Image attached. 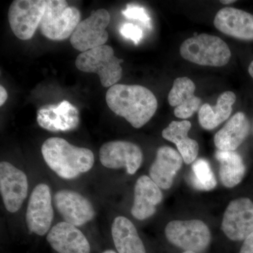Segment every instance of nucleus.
Returning <instances> with one entry per match:
<instances>
[{
	"label": "nucleus",
	"mask_w": 253,
	"mask_h": 253,
	"mask_svg": "<svg viewBox=\"0 0 253 253\" xmlns=\"http://www.w3.org/2000/svg\"><path fill=\"white\" fill-rule=\"evenodd\" d=\"M106 101L113 113L136 129L149 122L158 109L154 93L140 85L115 84L107 91Z\"/></svg>",
	"instance_id": "nucleus-1"
},
{
	"label": "nucleus",
	"mask_w": 253,
	"mask_h": 253,
	"mask_svg": "<svg viewBox=\"0 0 253 253\" xmlns=\"http://www.w3.org/2000/svg\"><path fill=\"white\" fill-rule=\"evenodd\" d=\"M42 155L48 167L64 179H73L91 170L94 155L90 149L78 147L66 139L51 137L44 141Z\"/></svg>",
	"instance_id": "nucleus-2"
},
{
	"label": "nucleus",
	"mask_w": 253,
	"mask_h": 253,
	"mask_svg": "<svg viewBox=\"0 0 253 253\" xmlns=\"http://www.w3.org/2000/svg\"><path fill=\"white\" fill-rule=\"evenodd\" d=\"M179 52L181 57L200 66L221 67L230 61L229 46L219 37L198 35L183 42Z\"/></svg>",
	"instance_id": "nucleus-3"
},
{
	"label": "nucleus",
	"mask_w": 253,
	"mask_h": 253,
	"mask_svg": "<svg viewBox=\"0 0 253 253\" xmlns=\"http://www.w3.org/2000/svg\"><path fill=\"white\" fill-rule=\"evenodd\" d=\"M123 60L115 56L111 46L103 45L78 55L76 66L84 73H96L104 87H111L122 78Z\"/></svg>",
	"instance_id": "nucleus-4"
},
{
	"label": "nucleus",
	"mask_w": 253,
	"mask_h": 253,
	"mask_svg": "<svg viewBox=\"0 0 253 253\" xmlns=\"http://www.w3.org/2000/svg\"><path fill=\"white\" fill-rule=\"evenodd\" d=\"M81 12L68 6L64 0H46L45 11L42 18V34L51 41H63L72 36L81 22Z\"/></svg>",
	"instance_id": "nucleus-5"
},
{
	"label": "nucleus",
	"mask_w": 253,
	"mask_h": 253,
	"mask_svg": "<svg viewBox=\"0 0 253 253\" xmlns=\"http://www.w3.org/2000/svg\"><path fill=\"white\" fill-rule=\"evenodd\" d=\"M170 244L185 251L201 253L211 241V233L206 223L199 219L169 221L165 229Z\"/></svg>",
	"instance_id": "nucleus-6"
},
{
	"label": "nucleus",
	"mask_w": 253,
	"mask_h": 253,
	"mask_svg": "<svg viewBox=\"0 0 253 253\" xmlns=\"http://www.w3.org/2000/svg\"><path fill=\"white\" fill-rule=\"evenodd\" d=\"M46 0H15L10 5L8 18L15 36L22 41L31 39L41 25Z\"/></svg>",
	"instance_id": "nucleus-7"
},
{
	"label": "nucleus",
	"mask_w": 253,
	"mask_h": 253,
	"mask_svg": "<svg viewBox=\"0 0 253 253\" xmlns=\"http://www.w3.org/2000/svg\"><path fill=\"white\" fill-rule=\"evenodd\" d=\"M111 21V15L104 9L93 11L90 16L81 21L71 37L73 48L82 53L105 45L109 40L106 31Z\"/></svg>",
	"instance_id": "nucleus-8"
},
{
	"label": "nucleus",
	"mask_w": 253,
	"mask_h": 253,
	"mask_svg": "<svg viewBox=\"0 0 253 253\" xmlns=\"http://www.w3.org/2000/svg\"><path fill=\"white\" fill-rule=\"evenodd\" d=\"M52 196L47 184L41 183L32 191L26 210V225L36 235H46L54 219Z\"/></svg>",
	"instance_id": "nucleus-9"
},
{
	"label": "nucleus",
	"mask_w": 253,
	"mask_h": 253,
	"mask_svg": "<svg viewBox=\"0 0 253 253\" xmlns=\"http://www.w3.org/2000/svg\"><path fill=\"white\" fill-rule=\"evenodd\" d=\"M99 160L104 167L111 169L125 168L129 174H135L143 162V153L138 145L126 141L105 143L99 149Z\"/></svg>",
	"instance_id": "nucleus-10"
},
{
	"label": "nucleus",
	"mask_w": 253,
	"mask_h": 253,
	"mask_svg": "<svg viewBox=\"0 0 253 253\" xmlns=\"http://www.w3.org/2000/svg\"><path fill=\"white\" fill-rule=\"evenodd\" d=\"M0 192L9 212L19 211L28 196V180L26 173L6 161L0 163Z\"/></svg>",
	"instance_id": "nucleus-11"
},
{
	"label": "nucleus",
	"mask_w": 253,
	"mask_h": 253,
	"mask_svg": "<svg viewBox=\"0 0 253 253\" xmlns=\"http://www.w3.org/2000/svg\"><path fill=\"white\" fill-rule=\"evenodd\" d=\"M221 229L231 241H244L253 231V201L248 198L231 201L223 216Z\"/></svg>",
	"instance_id": "nucleus-12"
},
{
	"label": "nucleus",
	"mask_w": 253,
	"mask_h": 253,
	"mask_svg": "<svg viewBox=\"0 0 253 253\" xmlns=\"http://www.w3.org/2000/svg\"><path fill=\"white\" fill-rule=\"evenodd\" d=\"M54 204L63 220L77 227L89 222L95 216L94 206L90 201L73 190L56 191Z\"/></svg>",
	"instance_id": "nucleus-13"
},
{
	"label": "nucleus",
	"mask_w": 253,
	"mask_h": 253,
	"mask_svg": "<svg viewBox=\"0 0 253 253\" xmlns=\"http://www.w3.org/2000/svg\"><path fill=\"white\" fill-rule=\"evenodd\" d=\"M46 241L57 253H91L89 240L77 226L61 221L51 228Z\"/></svg>",
	"instance_id": "nucleus-14"
},
{
	"label": "nucleus",
	"mask_w": 253,
	"mask_h": 253,
	"mask_svg": "<svg viewBox=\"0 0 253 253\" xmlns=\"http://www.w3.org/2000/svg\"><path fill=\"white\" fill-rule=\"evenodd\" d=\"M214 26L226 36L241 41H253V15L243 10L223 8L216 14Z\"/></svg>",
	"instance_id": "nucleus-15"
},
{
	"label": "nucleus",
	"mask_w": 253,
	"mask_h": 253,
	"mask_svg": "<svg viewBox=\"0 0 253 253\" xmlns=\"http://www.w3.org/2000/svg\"><path fill=\"white\" fill-rule=\"evenodd\" d=\"M161 189L149 176L138 178L134 186V202L131 209L133 217L141 221L152 217L156 212V207L163 200Z\"/></svg>",
	"instance_id": "nucleus-16"
},
{
	"label": "nucleus",
	"mask_w": 253,
	"mask_h": 253,
	"mask_svg": "<svg viewBox=\"0 0 253 253\" xmlns=\"http://www.w3.org/2000/svg\"><path fill=\"white\" fill-rule=\"evenodd\" d=\"M183 158L175 149L162 146L158 149L156 159L149 169V176L161 189H169L174 176L182 166Z\"/></svg>",
	"instance_id": "nucleus-17"
},
{
	"label": "nucleus",
	"mask_w": 253,
	"mask_h": 253,
	"mask_svg": "<svg viewBox=\"0 0 253 253\" xmlns=\"http://www.w3.org/2000/svg\"><path fill=\"white\" fill-rule=\"evenodd\" d=\"M195 91L196 85L189 78H177L174 81L168 99L169 105L175 108L176 118L187 119L200 109L201 99L195 95Z\"/></svg>",
	"instance_id": "nucleus-18"
},
{
	"label": "nucleus",
	"mask_w": 253,
	"mask_h": 253,
	"mask_svg": "<svg viewBox=\"0 0 253 253\" xmlns=\"http://www.w3.org/2000/svg\"><path fill=\"white\" fill-rule=\"evenodd\" d=\"M251 129L249 118L238 112L214 135V143L220 151H235L249 136Z\"/></svg>",
	"instance_id": "nucleus-19"
},
{
	"label": "nucleus",
	"mask_w": 253,
	"mask_h": 253,
	"mask_svg": "<svg viewBox=\"0 0 253 253\" xmlns=\"http://www.w3.org/2000/svg\"><path fill=\"white\" fill-rule=\"evenodd\" d=\"M111 236L117 253H146L135 226L124 216L113 219Z\"/></svg>",
	"instance_id": "nucleus-20"
},
{
	"label": "nucleus",
	"mask_w": 253,
	"mask_h": 253,
	"mask_svg": "<svg viewBox=\"0 0 253 253\" xmlns=\"http://www.w3.org/2000/svg\"><path fill=\"white\" fill-rule=\"evenodd\" d=\"M191 128V123L184 120L172 121L162 131V136L165 139L176 145L178 152L186 164L194 162L199 151L197 141L188 136Z\"/></svg>",
	"instance_id": "nucleus-21"
},
{
	"label": "nucleus",
	"mask_w": 253,
	"mask_h": 253,
	"mask_svg": "<svg viewBox=\"0 0 253 253\" xmlns=\"http://www.w3.org/2000/svg\"><path fill=\"white\" fill-rule=\"evenodd\" d=\"M67 101H63L56 109H43L38 113V122L41 127L51 131H66L77 127L79 117L77 111Z\"/></svg>",
	"instance_id": "nucleus-22"
},
{
	"label": "nucleus",
	"mask_w": 253,
	"mask_h": 253,
	"mask_svg": "<svg viewBox=\"0 0 253 253\" xmlns=\"http://www.w3.org/2000/svg\"><path fill=\"white\" fill-rule=\"evenodd\" d=\"M236 100V94L233 91H228L220 94L215 106L203 105L199 111L201 126L206 130H212L226 121L232 113V106Z\"/></svg>",
	"instance_id": "nucleus-23"
},
{
	"label": "nucleus",
	"mask_w": 253,
	"mask_h": 253,
	"mask_svg": "<svg viewBox=\"0 0 253 253\" xmlns=\"http://www.w3.org/2000/svg\"><path fill=\"white\" fill-rule=\"evenodd\" d=\"M215 158L220 164L219 176L221 184L226 188L235 187L240 184L246 170L242 157L236 151L217 150Z\"/></svg>",
	"instance_id": "nucleus-24"
},
{
	"label": "nucleus",
	"mask_w": 253,
	"mask_h": 253,
	"mask_svg": "<svg viewBox=\"0 0 253 253\" xmlns=\"http://www.w3.org/2000/svg\"><path fill=\"white\" fill-rule=\"evenodd\" d=\"M191 181L195 189L201 191H211L217 186L215 176L206 160H196L192 166Z\"/></svg>",
	"instance_id": "nucleus-25"
},
{
	"label": "nucleus",
	"mask_w": 253,
	"mask_h": 253,
	"mask_svg": "<svg viewBox=\"0 0 253 253\" xmlns=\"http://www.w3.org/2000/svg\"><path fill=\"white\" fill-rule=\"evenodd\" d=\"M123 14L129 19L138 20L144 23L146 27L151 28V18L144 8L138 4H129L126 8L122 11Z\"/></svg>",
	"instance_id": "nucleus-26"
},
{
	"label": "nucleus",
	"mask_w": 253,
	"mask_h": 253,
	"mask_svg": "<svg viewBox=\"0 0 253 253\" xmlns=\"http://www.w3.org/2000/svg\"><path fill=\"white\" fill-rule=\"evenodd\" d=\"M120 33L124 38L134 42L137 44L143 38V32L140 28L132 23H125L121 28Z\"/></svg>",
	"instance_id": "nucleus-27"
},
{
	"label": "nucleus",
	"mask_w": 253,
	"mask_h": 253,
	"mask_svg": "<svg viewBox=\"0 0 253 253\" xmlns=\"http://www.w3.org/2000/svg\"><path fill=\"white\" fill-rule=\"evenodd\" d=\"M240 253H253V231L244 240Z\"/></svg>",
	"instance_id": "nucleus-28"
},
{
	"label": "nucleus",
	"mask_w": 253,
	"mask_h": 253,
	"mask_svg": "<svg viewBox=\"0 0 253 253\" xmlns=\"http://www.w3.org/2000/svg\"><path fill=\"white\" fill-rule=\"evenodd\" d=\"M8 98L7 91L3 86H0V106H2Z\"/></svg>",
	"instance_id": "nucleus-29"
},
{
	"label": "nucleus",
	"mask_w": 253,
	"mask_h": 253,
	"mask_svg": "<svg viewBox=\"0 0 253 253\" xmlns=\"http://www.w3.org/2000/svg\"><path fill=\"white\" fill-rule=\"evenodd\" d=\"M249 73L250 76L253 78V61L251 63L249 67Z\"/></svg>",
	"instance_id": "nucleus-30"
},
{
	"label": "nucleus",
	"mask_w": 253,
	"mask_h": 253,
	"mask_svg": "<svg viewBox=\"0 0 253 253\" xmlns=\"http://www.w3.org/2000/svg\"><path fill=\"white\" fill-rule=\"evenodd\" d=\"M236 1H234V0H229V1H225V0H224V1H220V2L221 4H231V3L235 2Z\"/></svg>",
	"instance_id": "nucleus-31"
},
{
	"label": "nucleus",
	"mask_w": 253,
	"mask_h": 253,
	"mask_svg": "<svg viewBox=\"0 0 253 253\" xmlns=\"http://www.w3.org/2000/svg\"><path fill=\"white\" fill-rule=\"evenodd\" d=\"M101 253H117L116 251H113V250L108 249L106 250V251H103Z\"/></svg>",
	"instance_id": "nucleus-32"
},
{
	"label": "nucleus",
	"mask_w": 253,
	"mask_h": 253,
	"mask_svg": "<svg viewBox=\"0 0 253 253\" xmlns=\"http://www.w3.org/2000/svg\"><path fill=\"white\" fill-rule=\"evenodd\" d=\"M196 253L194 252H192V251H184V253Z\"/></svg>",
	"instance_id": "nucleus-33"
}]
</instances>
